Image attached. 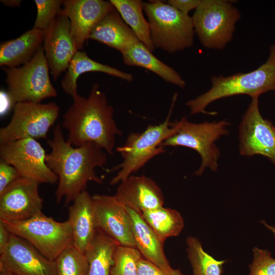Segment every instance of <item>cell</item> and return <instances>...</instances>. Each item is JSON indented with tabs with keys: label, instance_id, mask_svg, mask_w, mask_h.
<instances>
[{
	"label": "cell",
	"instance_id": "cell-34",
	"mask_svg": "<svg viewBox=\"0 0 275 275\" xmlns=\"http://www.w3.org/2000/svg\"><path fill=\"white\" fill-rule=\"evenodd\" d=\"M138 275H170L150 261L142 257L138 266Z\"/></svg>",
	"mask_w": 275,
	"mask_h": 275
},
{
	"label": "cell",
	"instance_id": "cell-39",
	"mask_svg": "<svg viewBox=\"0 0 275 275\" xmlns=\"http://www.w3.org/2000/svg\"><path fill=\"white\" fill-rule=\"evenodd\" d=\"M263 224L270 230H271L275 235V228L270 226L268 225L265 222H263Z\"/></svg>",
	"mask_w": 275,
	"mask_h": 275
},
{
	"label": "cell",
	"instance_id": "cell-18",
	"mask_svg": "<svg viewBox=\"0 0 275 275\" xmlns=\"http://www.w3.org/2000/svg\"><path fill=\"white\" fill-rule=\"evenodd\" d=\"M125 206L131 219L136 248L143 257L170 275H184L179 269L171 267L164 253V242L149 226L142 212L132 207Z\"/></svg>",
	"mask_w": 275,
	"mask_h": 275
},
{
	"label": "cell",
	"instance_id": "cell-35",
	"mask_svg": "<svg viewBox=\"0 0 275 275\" xmlns=\"http://www.w3.org/2000/svg\"><path fill=\"white\" fill-rule=\"evenodd\" d=\"M201 0H169L168 4L179 11L188 15L190 11L196 10Z\"/></svg>",
	"mask_w": 275,
	"mask_h": 275
},
{
	"label": "cell",
	"instance_id": "cell-13",
	"mask_svg": "<svg viewBox=\"0 0 275 275\" xmlns=\"http://www.w3.org/2000/svg\"><path fill=\"white\" fill-rule=\"evenodd\" d=\"M40 183L19 177L0 193V220L28 219L42 212L43 202L39 192Z\"/></svg>",
	"mask_w": 275,
	"mask_h": 275
},
{
	"label": "cell",
	"instance_id": "cell-27",
	"mask_svg": "<svg viewBox=\"0 0 275 275\" xmlns=\"http://www.w3.org/2000/svg\"><path fill=\"white\" fill-rule=\"evenodd\" d=\"M142 213L146 222L163 242L169 237L178 236L184 228L183 218L175 209L162 206Z\"/></svg>",
	"mask_w": 275,
	"mask_h": 275
},
{
	"label": "cell",
	"instance_id": "cell-33",
	"mask_svg": "<svg viewBox=\"0 0 275 275\" xmlns=\"http://www.w3.org/2000/svg\"><path fill=\"white\" fill-rule=\"evenodd\" d=\"M19 177L20 175L14 167L0 159V193Z\"/></svg>",
	"mask_w": 275,
	"mask_h": 275
},
{
	"label": "cell",
	"instance_id": "cell-14",
	"mask_svg": "<svg viewBox=\"0 0 275 275\" xmlns=\"http://www.w3.org/2000/svg\"><path fill=\"white\" fill-rule=\"evenodd\" d=\"M92 197L97 229L119 245L136 248L131 219L125 205L115 196L95 195Z\"/></svg>",
	"mask_w": 275,
	"mask_h": 275
},
{
	"label": "cell",
	"instance_id": "cell-15",
	"mask_svg": "<svg viewBox=\"0 0 275 275\" xmlns=\"http://www.w3.org/2000/svg\"><path fill=\"white\" fill-rule=\"evenodd\" d=\"M43 47L56 80L63 72L66 71L71 59L78 51L71 36L70 20L62 9L45 31Z\"/></svg>",
	"mask_w": 275,
	"mask_h": 275
},
{
	"label": "cell",
	"instance_id": "cell-26",
	"mask_svg": "<svg viewBox=\"0 0 275 275\" xmlns=\"http://www.w3.org/2000/svg\"><path fill=\"white\" fill-rule=\"evenodd\" d=\"M123 20L139 41L153 52L155 47L151 39L149 24L143 14V3L140 0H111Z\"/></svg>",
	"mask_w": 275,
	"mask_h": 275
},
{
	"label": "cell",
	"instance_id": "cell-10",
	"mask_svg": "<svg viewBox=\"0 0 275 275\" xmlns=\"http://www.w3.org/2000/svg\"><path fill=\"white\" fill-rule=\"evenodd\" d=\"M13 107L10 122L0 129V144L28 138L46 139L60 112L54 102H21Z\"/></svg>",
	"mask_w": 275,
	"mask_h": 275
},
{
	"label": "cell",
	"instance_id": "cell-19",
	"mask_svg": "<svg viewBox=\"0 0 275 275\" xmlns=\"http://www.w3.org/2000/svg\"><path fill=\"white\" fill-rule=\"evenodd\" d=\"M122 203L141 212L163 206V193L151 178L130 175L121 182L115 195Z\"/></svg>",
	"mask_w": 275,
	"mask_h": 275
},
{
	"label": "cell",
	"instance_id": "cell-20",
	"mask_svg": "<svg viewBox=\"0 0 275 275\" xmlns=\"http://www.w3.org/2000/svg\"><path fill=\"white\" fill-rule=\"evenodd\" d=\"M73 237V244L82 253L93 240L97 231L92 196L85 190L68 208V219Z\"/></svg>",
	"mask_w": 275,
	"mask_h": 275
},
{
	"label": "cell",
	"instance_id": "cell-31",
	"mask_svg": "<svg viewBox=\"0 0 275 275\" xmlns=\"http://www.w3.org/2000/svg\"><path fill=\"white\" fill-rule=\"evenodd\" d=\"M62 0H35L37 14L33 28L44 32L62 10Z\"/></svg>",
	"mask_w": 275,
	"mask_h": 275
},
{
	"label": "cell",
	"instance_id": "cell-9",
	"mask_svg": "<svg viewBox=\"0 0 275 275\" xmlns=\"http://www.w3.org/2000/svg\"><path fill=\"white\" fill-rule=\"evenodd\" d=\"M177 123V132L163 141L161 146H184L196 151L202 159L200 167L194 173L197 176L202 175L206 168L216 171L220 152L215 142L228 134L227 127L231 124L226 120L195 123L185 117Z\"/></svg>",
	"mask_w": 275,
	"mask_h": 275
},
{
	"label": "cell",
	"instance_id": "cell-17",
	"mask_svg": "<svg viewBox=\"0 0 275 275\" xmlns=\"http://www.w3.org/2000/svg\"><path fill=\"white\" fill-rule=\"evenodd\" d=\"M63 12L70 20L71 34L77 50L89 39L97 23L115 8L110 1L102 0H65Z\"/></svg>",
	"mask_w": 275,
	"mask_h": 275
},
{
	"label": "cell",
	"instance_id": "cell-12",
	"mask_svg": "<svg viewBox=\"0 0 275 275\" xmlns=\"http://www.w3.org/2000/svg\"><path fill=\"white\" fill-rule=\"evenodd\" d=\"M258 98L251 97L239 126V153L249 157L262 155L275 166V126L262 116Z\"/></svg>",
	"mask_w": 275,
	"mask_h": 275
},
{
	"label": "cell",
	"instance_id": "cell-25",
	"mask_svg": "<svg viewBox=\"0 0 275 275\" xmlns=\"http://www.w3.org/2000/svg\"><path fill=\"white\" fill-rule=\"evenodd\" d=\"M119 245L115 240L97 229L93 240L85 252L89 265L88 275H110L114 253Z\"/></svg>",
	"mask_w": 275,
	"mask_h": 275
},
{
	"label": "cell",
	"instance_id": "cell-21",
	"mask_svg": "<svg viewBox=\"0 0 275 275\" xmlns=\"http://www.w3.org/2000/svg\"><path fill=\"white\" fill-rule=\"evenodd\" d=\"M89 39L103 43L121 53L140 41L116 9L106 14L97 23L90 34Z\"/></svg>",
	"mask_w": 275,
	"mask_h": 275
},
{
	"label": "cell",
	"instance_id": "cell-5",
	"mask_svg": "<svg viewBox=\"0 0 275 275\" xmlns=\"http://www.w3.org/2000/svg\"><path fill=\"white\" fill-rule=\"evenodd\" d=\"M153 44L173 53L191 47L195 34L191 17L160 1L143 3Z\"/></svg>",
	"mask_w": 275,
	"mask_h": 275
},
{
	"label": "cell",
	"instance_id": "cell-32",
	"mask_svg": "<svg viewBox=\"0 0 275 275\" xmlns=\"http://www.w3.org/2000/svg\"><path fill=\"white\" fill-rule=\"evenodd\" d=\"M249 275H275V259L265 250L255 248Z\"/></svg>",
	"mask_w": 275,
	"mask_h": 275
},
{
	"label": "cell",
	"instance_id": "cell-29",
	"mask_svg": "<svg viewBox=\"0 0 275 275\" xmlns=\"http://www.w3.org/2000/svg\"><path fill=\"white\" fill-rule=\"evenodd\" d=\"M57 275H88L89 265L84 253L71 244L54 260Z\"/></svg>",
	"mask_w": 275,
	"mask_h": 275
},
{
	"label": "cell",
	"instance_id": "cell-37",
	"mask_svg": "<svg viewBox=\"0 0 275 275\" xmlns=\"http://www.w3.org/2000/svg\"><path fill=\"white\" fill-rule=\"evenodd\" d=\"M1 2L8 7H19L21 3L20 0H2Z\"/></svg>",
	"mask_w": 275,
	"mask_h": 275
},
{
	"label": "cell",
	"instance_id": "cell-1",
	"mask_svg": "<svg viewBox=\"0 0 275 275\" xmlns=\"http://www.w3.org/2000/svg\"><path fill=\"white\" fill-rule=\"evenodd\" d=\"M53 133L52 139L47 141L51 151L46 154L45 162L58 177L56 202L60 203L64 198L67 206L86 190L88 182L102 183L95 170L106 163L107 153L93 142L74 147L65 140L60 124Z\"/></svg>",
	"mask_w": 275,
	"mask_h": 275
},
{
	"label": "cell",
	"instance_id": "cell-4",
	"mask_svg": "<svg viewBox=\"0 0 275 275\" xmlns=\"http://www.w3.org/2000/svg\"><path fill=\"white\" fill-rule=\"evenodd\" d=\"M177 97V94L175 93L168 115L162 123L149 125L142 132L130 133L124 144L116 148V151L122 156L123 161L110 170L112 172L120 169L111 180V185H114L125 180L152 158L166 152L161 144L175 134L178 128L177 121H170Z\"/></svg>",
	"mask_w": 275,
	"mask_h": 275
},
{
	"label": "cell",
	"instance_id": "cell-22",
	"mask_svg": "<svg viewBox=\"0 0 275 275\" xmlns=\"http://www.w3.org/2000/svg\"><path fill=\"white\" fill-rule=\"evenodd\" d=\"M44 37V31L33 28L17 38L2 43L0 66L13 67L28 62L42 46Z\"/></svg>",
	"mask_w": 275,
	"mask_h": 275
},
{
	"label": "cell",
	"instance_id": "cell-11",
	"mask_svg": "<svg viewBox=\"0 0 275 275\" xmlns=\"http://www.w3.org/2000/svg\"><path fill=\"white\" fill-rule=\"evenodd\" d=\"M46 155L40 143L33 139L0 144L1 159L14 167L20 176L53 184L58 182V177L47 167Z\"/></svg>",
	"mask_w": 275,
	"mask_h": 275
},
{
	"label": "cell",
	"instance_id": "cell-23",
	"mask_svg": "<svg viewBox=\"0 0 275 275\" xmlns=\"http://www.w3.org/2000/svg\"><path fill=\"white\" fill-rule=\"evenodd\" d=\"M88 72H99L109 74L128 82L133 80V76L117 68L96 62L91 59L85 51L78 50L71 59L65 75L61 81L64 92L72 98L76 97L77 80L82 73Z\"/></svg>",
	"mask_w": 275,
	"mask_h": 275
},
{
	"label": "cell",
	"instance_id": "cell-3",
	"mask_svg": "<svg viewBox=\"0 0 275 275\" xmlns=\"http://www.w3.org/2000/svg\"><path fill=\"white\" fill-rule=\"evenodd\" d=\"M211 81L212 86L208 91L186 103L191 115H215V112H208L205 108L211 103L223 98L240 94L251 97L259 96L268 91H275V44L270 47L266 61L256 69L227 76H212Z\"/></svg>",
	"mask_w": 275,
	"mask_h": 275
},
{
	"label": "cell",
	"instance_id": "cell-7",
	"mask_svg": "<svg viewBox=\"0 0 275 275\" xmlns=\"http://www.w3.org/2000/svg\"><path fill=\"white\" fill-rule=\"evenodd\" d=\"M191 18L201 44L221 50L232 39L241 14L232 1L201 0Z\"/></svg>",
	"mask_w": 275,
	"mask_h": 275
},
{
	"label": "cell",
	"instance_id": "cell-6",
	"mask_svg": "<svg viewBox=\"0 0 275 275\" xmlns=\"http://www.w3.org/2000/svg\"><path fill=\"white\" fill-rule=\"evenodd\" d=\"M2 68L6 75L8 97L13 106L18 102H41L57 96L50 79L49 68L42 46L21 67Z\"/></svg>",
	"mask_w": 275,
	"mask_h": 275
},
{
	"label": "cell",
	"instance_id": "cell-38",
	"mask_svg": "<svg viewBox=\"0 0 275 275\" xmlns=\"http://www.w3.org/2000/svg\"><path fill=\"white\" fill-rule=\"evenodd\" d=\"M0 275H16L2 264H0Z\"/></svg>",
	"mask_w": 275,
	"mask_h": 275
},
{
	"label": "cell",
	"instance_id": "cell-28",
	"mask_svg": "<svg viewBox=\"0 0 275 275\" xmlns=\"http://www.w3.org/2000/svg\"><path fill=\"white\" fill-rule=\"evenodd\" d=\"M187 254L193 275H221L225 260H217L203 249L198 239L193 236L186 239Z\"/></svg>",
	"mask_w": 275,
	"mask_h": 275
},
{
	"label": "cell",
	"instance_id": "cell-24",
	"mask_svg": "<svg viewBox=\"0 0 275 275\" xmlns=\"http://www.w3.org/2000/svg\"><path fill=\"white\" fill-rule=\"evenodd\" d=\"M122 55L124 64L145 68L168 82L181 88L185 87V81L179 73L154 56L140 41L131 45Z\"/></svg>",
	"mask_w": 275,
	"mask_h": 275
},
{
	"label": "cell",
	"instance_id": "cell-2",
	"mask_svg": "<svg viewBox=\"0 0 275 275\" xmlns=\"http://www.w3.org/2000/svg\"><path fill=\"white\" fill-rule=\"evenodd\" d=\"M63 116L67 141L78 147L93 142L113 154L115 138L122 134L114 119V110L98 84L92 85L88 97L78 94Z\"/></svg>",
	"mask_w": 275,
	"mask_h": 275
},
{
	"label": "cell",
	"instance_id": "cell-16",
	"mask_svg": "<svg viewBox=\"0 0 275 275\" xmlns=\"http://www.w3.org/2000/svg\"><path fill=\"white\" fill-rule=\"evenodd\" d=\"M0 264L16 275H57L54 261L12 233L7 248L0 255Z\"/></svg>",
	"mask_w": 275,
	"mask_h": 275
},
{
	"label": "cell",
	"instance_id": "cell-8",
	"mask_svg": "<svg viewBox=\"0 0 275 275\" xmlns=\"http://www.w3.org/2000/svg\"><path fill=\"white\" fill-rule=\"evenodd\" d=\"M3 222L11 233L26 241L51 261H54L64 250L73 244L69 221H56L43 212L24 221Z\"/></svg>",
	"mask_w": 275,
	"mask_h": 275
},
{
	"label": "cell",
	"instance_id": "cell-30",
	"mask_svg": "<svg viewBox=\"0 0 275 275\" xmlns=\"http://www.w3.org/2000/svg\"><path fill=\"white\" fill-rule=\"evenodd\" d=\"M142 257L136 248L119 245L114 253L110 275H138V262Z\"/></svg>",
	"mask_w": 275,
	"mask_h": 275
},
{
	"label": "cell",
	"instance_id": "cell-36",
	"mask_svg": "<svg viewBox=\"0 0 275 275\" xmlns=\"http://www.w3.org/2000/svg\"><path fill=\"white\" fill-rule=\"evenodd\" d=\"M11 236V232L8 229L4 223L0 220V255L7 248L10 240Z\"/></svg>",
	"mask_w": 275,
	"mask_h": 275
}]
</instances>
